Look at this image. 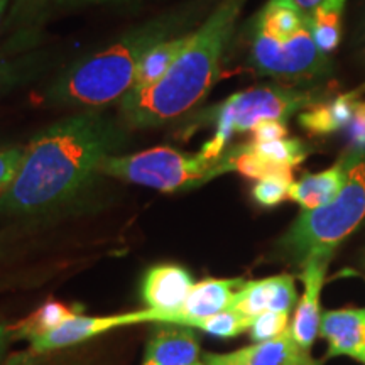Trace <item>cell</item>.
<instances>
[{"label": "cell", "mask_w": 365, "mask_h": 365, "mask_svg": "<svg viewBox=\"0 0 365 365\" xmlns=\"http://www.w3.org/2000/svg\"><path fill=\"white\" fill-rule=\"evenodd\" d=\"M357 93H344L331 102L313 103L299 113V124L314 135H327L344 129L354 117Z\"/></svg>", "instance_id": "cell-18"}, {"label": "cell", "mask_w": 365, "mask_h": 365, "mask_svg": "<svg viewBox=\"0 0 365 365\" xmlns=\"http://www.w3.org/2000/svg\"><path fill=\"white\" fill-rule=\"evenodd\" d=\"M250 149L267 161L281 164V166L294 168L304 161L307 148L298 139H277L269 143H250Z\"/></svg>", "instance_id": "cell-24"}, {"label": "cell", "mask_w": 365, "mask_h": 365, "mask_svg": "<svg viewBox=\"0 0 365 365\" xmlns=\"http://www.w3.org/2000/svg\"><path fill=\"white\" fill-rule=\"evenodd\" d=\"M12 340L14 339H12L11 325L0 319V364H2L4 357H6L7 349H9V345H11Z\"/></svg>", "instance_id": "cell-32"}, {"label": "cell", "mask_w": 365, "mask_h": 365, "mask_svg": "<svg viewBox=\"0 0 365 365\" xmlns=\"http://www.w3.org/2000/svg\"><path fill=\"white\" fill-rule=\"evenodd\" d=\"M225 171L230 170L223 154L218 159H210L203 153L188 154L171 148H153L125 156L113 154L100 166V175L163 193L196 188Z\"/></svg>", "instance_id": "cell-5"}, {"label": "cell", "mask_w": 365, "mask_h": 365, "mask_svg": "<svg viewBox=\"0 0 365 365\" xmlns=\"http://www.w3.org/2000/svg\"><path fill=\"white\" fill-rule=\"evenodd\" d=\"M244 284V279H205L195 282L182 308L176 314H164L163 323L186 327L193 319L225 312L237 291Z\"/></svg>", "instance_id": "cell-14"}, {"label": "cell", "mask_w": 365, "mask_h": 365, "mask_svg": "<svg viewBox=\"0 0 365 365\" xmlns=\"http://www.w3.org/2000/svg\"><path fill=\"white\" fill-rule=\"evenodd\" d=\"M245 0H223L190 34L180 56L156 83L132 88L120 100V117L132 129L170 124L195 108L215 83L222 56Z\"/></svg>", "instance_id": "cell-2"}, {"label": "cell", "mask_w": 365, "mask_h": 365, "mask_svg": "<svg viewBox=\"0 0 365 365\" xmlns=\"http://www.w3.org/2000/svg\"><path fill=\"white\" fill-rule=\"evenodd\" d=\"M296 303L294 279L289 274L245 282L228 309L255 318L267 312H291Z\"/></svg>", "instance_id": "cell-11"}, {"label": "cell", "mask_w": 365, "mask_h": 365, "mask_svg": "<svg viewBox=\"0 0 365 365\" xmlns=\"http://www.w3.org/2000/svg\"><path fill=\"white\" fill-rule=\"evenodd\" d=\"M365 218V153H352L349 175L340 193L330 203L303 210L282 237L281 245L294 261L307 262L313 255L331 257L333 250Z\"/></svg>", "instance_id": "cell-4"}, {"label": "cell", "mask_w": 365, "mask_h": 365, "mask_svg": "<svg viewBox=\"0 0 365 365\" xmlns=\"http://www.w3.org/2000/svg\"><path fill=\"white\" fill-rule=\"evenodd\" d=\"M48 2L49 0H14L7 19L4 22V29H27V26L33 24L36 17L44 11Z\"/></svg>", "instance_id": "cell-27"}, {"label": "cell", "mask_w": 365, "mask_h": 365, "mask_svg": "<svg viewBox=\"0 0 365 365\" xmlns=\"http://www.w3.org/2000/svg\"><path fill=\"white\" fill-rule=\"evenodd\" d=\"M344 9L345 0H323L309 14L314 43L325 54L335 51L339 48Z\"/></svg>", "instance_id": "cell-21"}, {"label": "cell", "mask_w": 365, "mask_h": 365, "mask_svg": "<svg viewBox=\"0 0 365 365\" xmlns=\"http://www.w3.org/2000/svg\"><path fill=\"white\" fill-rule=\"evenodd\" d=\"M281 2L294 7L296 11H299L301 14H307V16H309V14L317 9L318 4H322L323 0H281Z\"/></svg>", "instance_id": "cell-33"}, {"label": "cell", "mask_w": 365, "mask_h": 365, "mask_svg": "<svg viewBox=\"0 0 365 365\" xmlns=\"http://www.w3.org/2000/svg\"><path fill=\"white\" fill-rule=\"evenodd\" d=\"M330 259L322 257V255H313L304 262L303 272H301V279L304 284V293L301 298L298 309H296L293 325H291V333H293L294 340L309 350L313 341L317 340L319 333V293H322L323 281H325L327 266Z\"/></svg>", "instance_id": "cell-13"}, {"label": "cell", "mask_w": 365, "mask_h": 365, "mask_svg": "<svg viewBox=\"0 0 365 365\" xmlns=\"http://www.w3.org/2000/svg\"><path fill=\"white\" fill-rule=\"evenodd\" d=\"M352 153H365V102H357L354 110V117L346 125Z\"/></svg>", "instance_id": "cell-29"}, {"label": "cell", "mask_w": 365, "mask_h": 365, "mask_svg": "<svg viewBox=\"0 0 365 365\" xmlns=\"http://www.w3.org/2000/svg\"><path fill=\"white\" fill-rule=\"evenodd\" d=\"M24 150L26 148H19V145L0 149V198L7 193L16 180L22 159H24Z\"/></svg>", "instance_id": "cell-28"}, {"label": "cell", "mask_w": 365, "mask_h": 365, "mask_svg": "<svg viewBox=\"0 0 365 365\" xmlns=\"http://www.w3.org/2000/svg\"><path fill=\"white\" fill-rule=\"evenodd\" d=\"M254 143H269V140L286 139L287 127L282 120H262L252 129Z\"/></svg>", "instance_id": "cell-30"}, {"label": "cell", "mask_w": 365, "mask_h": 365, "mask_svg": "<svg viewBox=\"0 0 365 365\" xmlns=\"http://www.w3.org/2000/svg\"><path fill=\"white\" fill-rule=\"evenodd\" d=\"M250 61L261 75L274 78H312L328 71L325 53L314 43L312 22L286 39L254 29Z\"/></svg>", "instance_id": "cell-7"}, {"label": "cell", "mask_w": 365, "mask_h": 365, "mask_svg": "<svg viewBox=\"0 0 365 365\" xmlns=\"http://www.w3.org/2000/svg\"><path fill=\"white\" fill-rule=\"evenodd\" d=\"M9 4H11V0H0V27H2L4 16H6V12H7V7H9Z\"/></svg>", "instance_id": "cell-35"}, {"label": "cell", "mask_w": 365, "mask_h": 365, "mask_svg": "<svg viewBox=\"0 0 365 365\" xmlns=\"http://www.w3.org/2000/svg\"><path fill=\"white\" fill-rule=\"evenodd\" d=\"M98 2H108V0H56L58 6L61 7H75V6H85V4H98Z\"/></svg>", "instance_id": "cell-34"}, {"label": "cell", "mask_w": 365, "mask_h": 365, "mask_svg": "<svg viewBox=\"0 0 365 365\" xmlns=\"http://www.w3.org/2000/svg\"><path fill=\"white\" fill-rule=\"evenodd\" d=\"M144 322L161 323V313L154 312V309H144V312L112 314V317H83V314H76V317L54 328V330L29 340V352L44 355L59 349L80 345L86 340L102 335V333L115 330V328L140 325Z\"/></svg>", "instance_id": "cell-8"}, {"label": "cell", "mask_w": 365, "mask_h": 365, "mask_svg": "<svg viewBox=\"0 0 365 365\" xmlns=\"http://www.w3.org/2000/svg\"><path fill=\"white\" fill-rule=\"evenodd\" d=\"M193 286L195 281L186 267L178 264H158L145 272L140 296L148 309L161 313L163 323L164 314L180 312Z\"/></svg>", "instance_id": "cell-10"}, {"label": "cell", "mask_w": 365, "mask_h": 365, "mask_svg": "<svg viewBox=\"0 0 365 365\" xmlns=\"http://www.w3.org/2000/svg\"><path fill=\"white\" fill-rule=\"evenodd\" d=\"M314 98L312 91L281 86H257L234 93L212 112L217 130L213 139L203 145L202 153L210 159H218L237 132L252 130L262 120L284 122L299 108L313 105Z\"/></svg>", "instance_id": "cell-6"}, {"label": "cell", "mask_w": 365, "mask_h": 365, "mask_svg": "<svg viewBox=\"0 0 365 365\" xmlns=\"http://www.w3.org/2000/svg\"><path fill=\"white\" fill-rule=\"evenodd\" d=\"M287 319H289V312H267L259 314L254 318L250 325V339L255 344L259 341L271 340L274 336L281 335L282 331L287 330Z\"/></svg>", "instance_id": "cell-26"}, {"label": "cell", "mask_w": 365, "mask_h": 365, "mask_svg": "<svg viewBox=\"0 0 365 365\" xmlns=\"http://www.w3.org/2000/svg\"><path fill=\"white\" fill-rule=\"evenodd\" d=\"M309 22V16L296 11L281 0H269V4L259 14L254 29L262 31L277 39H286L303 29Z\"/></svg>", "instance_id": "cell-22"}, {"label": "cell", "mask_w": 365, "mask_h": 365, "mask_svg": "<svg viewBox=\"0 0 365 365\" xmlns=\"http://www.w3.org/2000/svg\"><path fill=\"white\" fill-rule=\"evenodd\" d=\"M319 333L328 341L330 357L346 355L365 365V308L325 313Z\"/></svg>", "instance_id": "cell-16"}, {"label": "cell", "mask_w": 365, "mask_h": 365, "mask_svg": "<svg viewBox=\"0 0 365 365\" xmlns=\"http://www.w3.org/2000/svg\"><path fill=\"white\" fill-rule=\"evenodd\" d=\"M122 144L124 132L100 110L54 122L26 145L21 170L0 198V213L38 215L63 207L88 188Z\"/></svg>", "instance_id": "cell-1"}, {"label": "cell", "mask_w": 365, "mask_h": 365, "mask_svg": "<svg viewBox=\"0 0 365 365\" xmlns=\"http://www.w3.org/2000/svg\"><path fill=\"white\" fill-rule=\"evenodd\" d=\"M293 175H272L257 180L252 188L254 200L262 207H276L289 196Z\"/></svg>", "instance_id": "cell-25"}, {"label": "cell", "mask_w": 365, "mask_h": 365, "mask_svg": "<svg viewBox=\"0 0 365 365\" xmlns=\"http://www.w3.org/2000/svg\"><path fill=\"white\" fill-rule=\"evenodd\" d=\"M81 314L80 307H68L59 301H46L29 317L11 325L14 340H33L34 336L44 335V333L54 330V328L68 322V319Z\"/></svg>", "instance_id": "cell-19"}, {"label": "cell", "mask_w": 365, "mask_h": 365, "mask_svg": "<svg viewBox=\"0 0 365 365\" xmlns=\"http://www.w3.org/2000/svg\"><path fill=\"white\" fill-rule=\"evenodd\" d=\"M6 365H44V364H41V355L26 350V352L22 354L11 355V357L7 359Z\"/></svg>", "instance_id": "cell-31"}, {"label": "cell", "mask_w": 365, "mask_h": 365, "mask_svg": "<svg viewBox=\"0 0 365 365\" xmlns=\"http://www.w3.org/2000/svg\"><path fill=\"white\" fill-rule=\"evenodd\" d=\"M196 365H203V362H200V364H196Z\"/></svg>", "instance_id": "cell-36"}, {"label": "cell", "mask_w": 365, "mask_h": 365, "mask_svg": "<svg viewBox=\"0 0 365 365\" xmlns=\"http://www.w3.org/2000/svg\"><path fill=\"white\" fill-rule=\"evenodd\" d=\"M191 33H186L182 36H176V38L166 39L150 48L145 56L140 61L139 68L135 73V83L134 88H144L156 83L166 75L170 66L175 63V59L180 56L181 49L188 43Z\"/></svg>", "instance_id": "cell-20"}, {"label": "cell", "mask_w": 365, "mask_h": 365, "mask_svg": "<svg viewBox=\"0 0 365 365\" xmlns=\"http://www.w3.org/2000/svg\"><path fill=\"white\" fill-rule=\"evenodd\" d=\"M150 336L143 365H196L200 364V344L191 327L158 323Z\"/></svg>", "instance_id": "cell-15"}, {"label": "cell", "mask_w": 365, "mask_h": 365, "mask_svg": "<svg viewBox=\"0 0 365 365\" xmlns=\"http://www.w3.org/2000/svg\"><path fill=\"white\" fill-rule=\"evenodd\" d=\"M185 14H166L127 31L102 51L78 59L41 91L49 107H103L120 102L134 88L135 73L145 53L176 38L186 27Z\"/></svg>", "instance_id": "cell-3"}, {"label": "cell", "mask_w": 365, "mask_h": 365, "mask_svg": "<svg viewBox=\"0 0 365 365\" xmlns=\"http://www.w3.org/2000/svg\"><path fill=\"white\" fill-rule=\"evenodd\" d=\"M203 365H318L294 340L291 328L271 340L230 354H205Z\"/></svg>", "instance_id": "cell-9"}, {"label": "cell", "mask_w": 365, "mask_h": 365, "mask_svg": "<svg viewBox=\"0 0 365 365\" xmlns=\"http://www.w3.org/2000/svg\"><path fill=\"white\" fill-rule=\"evenodd\" d=\"M350 163H352V154L325 171L303 176L299 181L291 185L287 198L299 203L303 210H314L330 203L344 188Z\"/></svg>", "instance_id": "cell-17"}, {"label": "cell", "mask_w": 365, "mask_h": 365, "mask_svg": "<svg viewBox=\"0 0 365 365\" xmlns=\"http://www.w3.org/2000/svg\"><path fill=\"white\" fill-rule=\"evenodd\" d=\"M7 49L0 51V97L17 86L38 78L49 68V54L46 51H31L34 44V31H17Z\"/></svg>", "instance_id": "cell-12"}, {"label": "cell", "mask_w": 365, "mask_h": 365, "mask_svg": "<svg viewBox=\"0 0 365 365\" xmlns=\"http://www.w3.org/2000/svg\"><path fill=\"white\" fill-rule=\"evenodd\" d=\"M252 322L254 318L237 313L234 309H225V312L212 314L208 318L193 319L186 327L200 328V330L207 331L213 336H220V339H232V336H237L249 330Z\"/></svg>", "instance_id": "cell-23"}]
</instances>
